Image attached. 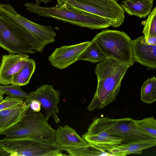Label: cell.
<instances>
[{
    "mask_svg": "<svg viewBox=\"0 0 156 156\" xmlns=\"http://www.w3.org/2000/svg\"><path fill=\"white\" fill-rule=\"evenodd\" d=\"M130 66L108 58L96 65L95 73L98 80L97 86L88 107L89 111L101 109L115 100L120 91L122 80Z\"/></svg>",
    "mask_w": 156,
    "mask_h": 156,
    "instance_id": "1",
    "label": "cell"
},
{
    "mask_svg": "<svg viewBox=\"0 0 156 156\" xmlns=\"http://www.w3.org/2000/svg\"><path fill=\"white\" fill-rule=\"evenodd\" d=\"M24 5L27 11L39 16L51 18L90 29H106L113 24V22L109 19L85 12L59 7L57 5L46 7L28 2Z\"/></svg>",
    "mask_w": 156,
    "mask_h": 156,
    "instance_id": "2",
    "label": "cell"
},
{
    "mask_svg": "<svg viewBox=\"0 0 156 156\" xmlns=\"http://www.w3.org/2000/svg\"><path fill=\"white\" fill-rule=\"evenodd\" d=\"M56 130L48 123L43 114L29 109L20 122L5 132V138H24L52 144Z\"/></svg>",
    "mask_w": 156,
    "mask_h": 156,
    "instance_id": "3",
    "label": "cell"
},
{
    "mask_svg": "<svg viewBox=\"0 0 156 156\" xmlns=\"http://www.w3.org/2000/svg\"><path fill=\"white\" fill-rule=\"evenodd\" d=\"M91 41L96 43L106 58L121 64L133 65L132 40L125 32L104 30L97 34Z\"/></svg>",
    "mask_w": 156,
    "mask_h": 156,
    "instance_id": "4",
    "label": "cell"
},
{
    "mask_svg": "<svg viewBox=\"0 0 156 156\" xmlns=\"http://www.w3.org/2000/svg\"><path fill=\"white\" fill-rule=\"evenodd\" d=\"M57 6L91 13L112 20L113 27L123 23L124 12L116 0H56Z\"/></svg>",
    "mask_w": 156,
    "mask_h": 156,
    "instance_id": "5",
    "label": "cell"
},
{
    "mask_svg": "<svg viewBox=\"0 0 156 156\" xmlns=\"http://www.w3.org/2000/svg\"><path fill=\"white\" fill-rule=\"evenodd\" d=\"M89 127L122 138L125 140L124 142L127 143L145 139H156L140 129L132 118L115 119L108 117L96 118Z\"/></svg>",
    "mask_w": 156,
    "mask_h": 156,
    "instance_id": "6",
    "label": "cell"
},
{
    "mask_svg": "<svg viewBox=\"0 0 156 156\" xmlns=\"http://www.w3.org/2000/svg\"><path fill=\"white\" fill-rule=\"evenodd\" d=\"M0 146L10 156H62L59 148L49 144L27 138L0 140Z\"/></svg>",
    "mask_w": 156,
    "mask_h": 156,
    "instance_id": "7",
    "label": "cell"
},
{
    "mask_svg": "<svg viewBox=\"0 0 156 156\" xmlns=\"http://www.w3.org/2000/svg\"><path fill=\"white\" fill-rule=\"evenodd\" d=\"M0 16L23 27L48 44L53 43L56 34L50 25L35 23L20 15L9 4H0Z\"/></svg>",
    "mask_w": 156,
    "mask_h": 156,
    "instance_id": "8",
    "label": "cell"
},
{
    "mask_svg": "<svg viewBox=\"0 0 156 156\" xmlns=\"http://www.w3.org/2000/svg\"><path fill=\"white\" fill-rule=\"evenodd\" d=\"M0 46L10 54H34L36 51L23 41L12 24L0 16Z\"/></svg>",
    "mask_w": 156,
    "mask_h": 156,
    "instance_id": "9",
    "label": "cell"
},
{
    "mask_svg": "<svg viewBox=\"0 0 156 156\" xmlns=\"http://www.w3.org/2000/svg\"><path fill=\"white\" fill-rule=\"evenodd\" d=\"M60 94L59 91L55 90L53 85L43 84L35 91L30 92L28 98L24 102L28 104L33 99L38 101L45 111L46 120L48 121L53 115L56 122L58 123L60 121L57 115L59 113L58 104Z\"/></svg>",
    "mask_w": 156,
    "mask_h": 156,
    "instance_id": "10",
    "label": "cell"
},
{
    "mask_svg": "<svg viewBox=\"0 0 156 156\" xmlns=\"http://www.w3.org/2000/svg\"><path fill=\"white\" fill-rule=\"evenodd\" d=\"M91 43V41H87L57 48L49 56L48 60L52 66L59 69H64L78 60Z\"/></svg>",
    "mask_w": 156,
    "mask_h": 156,
    "instance_id": "11",
    "label": "cell"
},
{
    "mask_svg": "<svg viewBox=\"0 0 156 156\" xmlns=\"http://www.w3.org/2000/svg\"><path fill=\"white\" fill-rule=\"evenodd\" d=\"M132 50L134 62L139 63L148 69H156V45H149L144 36L132 40Z\"/></svg>",
    "mask_w": 156,
    "mask_h": 156,
    "instance_id": "12",
    "label": "cell"
},
{
    "mask_svg": "<svg viewBox=\"0 0 156 156\" xmlns=\"http://www.w3.org/2000/svg\"><path fill=\"white\" fill-rule=\"evenodd\" d=\"M29 57L25 53L2 55L0 64V84H12L13 76L22 68Z\"/></svg>",
    "mask_w": 156,
    "mask_h": 156,
    "instance_id": "13",
    "label": "cell"
},
{
    "mask_svg": "<svg viewBox=\"0 0 156 156\" xmlns=\"http://www.w3.org/2000/svg\"><path fill=\"white\" fill-rule=\"evenodd\" d=\"M82 137L87 143L107 151L125 140L122 138L112 135L105 131L89 127L87 131L82 135Z\"/></svg>",
    "mask_w": 156,
    "mask_h": 156,
    "instance_id": "14",
    "label": "cell"
},
{
    "mask_svg": "<svg viewBox=\"0 0 156 156\" xmlns=\"http://www.w3.org/2000/svg\"><path fill=\"white\" fill-rule=\"evenodd\" d=\"M87 144L74 129L66 125L62 126H58L52 145L61 150L82 146Z\"/></svg>",
    "mask_w": 156,
    "mask_h": 156,
    "instance_id": "15",
    "label": "cell"
},
{
    "mask_svg": "<svg viewBox=\"0 0 156 156\" xmlns=\"http://www.w3.org/2000/svg\"><path fill=\"white\" fill-rule=\"evenodd\" d=\"M30 104L23 102L20 105L0 111V135L20 122L29 109Z\"/></svg>",
    "mask_w": 156,
    "mask_h": 156,
    "instance_id": "16",
    "label": "cell"
},
{
    "mask_svg": "<svg viewBox=\"0 0 156 156\" xmlns=\"http://www.w3.org/2000/svg\"><path fill=\"white\" fill-rule=\"evenodd\" d=\"M156 139H145L121 144L108 150L111 156H124L130 154H141L145 149L155 146Z\"/></svg>",
    "mask_w": 156,
    "mask_h": 156,
    "instance_id": "17",
    "label": "cell"
},
{
    "mask_svg": "<svg viewBox=\"0 0 156 156\" xmlns=\"http://www.w3.org/2000/svg\"><path fill=\"white\" fill-rule=\"evenodd\" d=\"M154 0H123L120 5L130 16L140 18L148 16L152 11Z\"/></svg>",
    "mask_w": 156,
    "mask_h": 156,
    "instance_id": "18",
    "label": "cell"
},
{
    "mask_svg": "<svg viewBox=\"0 0 156 156\" xmlns=\"http://www.w3.org/2000/svg\"><path fill=\"white\" fill-rule=\"evenodd\" d=\"M5 19L12 24L21 38L30 45L36 51L42 52L44 47L48 44L23 27L7 19Z\"/></svg>",
    "mask_w": 156,
    "mask_h": 156,
    "instance_id": "19",
    "label": "cell"
},
{
    "mask_svg": "<svg viewBox=\"0 0 156 156\" xmlns=\"http://www.w3.org/2000/svg\"><path fill=\"white\" fill-rule=\"evenodd\" d=\"M36 66L34 60L27 58L22 68L13 76L12 84H15L20 87L28 84L35 71Z\"/></svg>",
    "mask_w": 156,
    "mask_h": 156,
    "instance_id": "20",
    "label": "cell"
},
{
    "mask_svg": "<svg viewBox=\"0 0 156 156\" xmlns=\"http://www.w3.org/2000/svg\"><path fill=\"white\" fill-rule=\"evenodd\" d=\"M66 151L72 156H111L102 148L97 147L92 144H87L82 146L63 148L61 150Z\"/></svg>",
    "mask_w": 156,
    "mask_h": 156,
    "instance_id": "21",
    "label": "cell"
},
{
    "mask_svg": "<svg viewBox=\"0 0 156 156\" xmlns=\"http://www.w3.org/2000/svg\"><path fill=\"white\" fill-rule=\"evenodd\" d=\"M141 100L148 104H152L156 100V78L154 76L148 79L140 88Z\"/></svg>",
    "mask_w": 156,
    "mask_h": 156,
    "instance_id": "22",
    "label": "cell"
},
{
    "mask_svg": "<svg viewBox=\"0 0 156 156\" xmlns=\"http://www.w3.org/2000/svg\"><path fill=\"white\" fill-rule=\"evenodd\" d=\"M106 58L96 43L91 41V43L81 54L79 60L97 63Z\"/></svg>",
    "mask_w": 156,
    "mask_h": 156,
    "instance_id": "23",
    "label": "cell"
},
{
    "mask_svg": "<svg viewBox=\"0 0 156 156\" xmlns=\"http://www.w3.org/2000/svg\"><path fill=\"white\" fill-rule=\"evenodd\" d=\"M138 127L151 137L156 139V120L153 117L140 120H134Z\"/></svg>",
    "mask_w": 156,
    "mask_h": 156,
    "instance_id": "24",
    "label": "cell"
},
{
    "mask_svg": "<svg viewBox=\"0 0 156 156\" xmlns=\"http://www.w3.org/2000/svg\"><path fill=\"white\" fill-rule=\"evenodd\" d=\"M143 33L145 41L148 38L156 36V7L151 11L146 20Z\"/></svg>",
    "mask_w": 156,
    "mask_h": 156,
    "instance_id": "25",
    "label": "cell"
},
{
    "mask_svg": "<svg viewBox=\"0 0 156 156\" xmlns=\"http://www.w3.org/2000/svg\"><path fill=\"white\" fill-rule=\"evenodd\" d=\"M0 88L3 90L5 94L9 96L16 98L23 99L24 101L28 98L29 93L23 91L20 86L12 84L9 86L0 84Z\"/></svg>",
    "mask_w": 156,
    "mask_h": 156,
    "instance_id": "26",
    "label": "cell"
},
{
    "mask_svg": "<svg viewBox=\"0 0 156 156\" xmlns=\"http://www.w3.org/2000/svg\"><path fill=\"white\" fill-rule=\"evenodd\" d=\"M24 101L20 99L7 96L0 102V111L4 109L22 105Z\"/></svg>",
    "mask_w": 156,
    "mask_h": 156,
    "instance_id": "27",
    "label": "cell"
},
{
    "mask_svg": "<svg viewBox=\"0 0 156 156\" xmlns=\"http://www.w3.org/2000/svg\"><path fill=\"white\" fill-rule=\"evenodd\" d=\"M30 108L35 112H40L41 110V104L38 100L35 99L32 100L30 102Z\"/></svg>",
    "mask_w": 156,
    "mask_h": 156,
    "instance_id": "28",
    "label": "cell"
},
{
    "mask_svg": "<svg viewBox=\"0 0 156 156\" xmlns=\"http://www.w3.org/2000/svg\"><path fill=\"white\" fill-rule=\"evenodd\" d=\"M145 42L149 45H156V36L148 38Z\"/></svg>",
    "mask_w": 156,
    "mask_h": 156,
    "instance_id": "29",
    "label": "cell"
},
{
    "mask_svg": "<svg viewBox=\"0 0 156 156\" xmlns=\"http://www.w3.org/2000/svg\"><path fill=\"white\" fill-rule=\"evenodd\" d=\"M0 156H10L9 154L0 146Z\"/></svg>",
    "mask_w": 156,
    "mask_h": 156,
    "instance_id": "30",
    "label": "cell"
},
{
    "mask_svg": "<svg viewBox=\"0 0 156 156\" xmlns=\"http://www.w3.org/2000/svg\"><path fill=\"white\" fill-rule=\"evenodd\" d=\"M36 3V4H37L40 5V3L41 2H43L44 3H46L48 2H49L51 0H34Z\"/></svg>",
    "mask_w": 156,
    "mask_h": 156,
    "instance_id": "31",
    "label": "cell"
},
{
    "mask_svg": "<svg viewBox=\"0 0 156 156\" xmlns=\"http://www.w3.org/2000/svg\"><path fill=\"white\" fill-rule=\"evenodd\" d=\"M5 94L4 91L0 88V102H1L4 99L3 95Z\"/></svg>",
    "mask_w": 156,
    "mask_h": 156,
    "instance_id": "32",
    "label": "cell"
}]
</instances>
